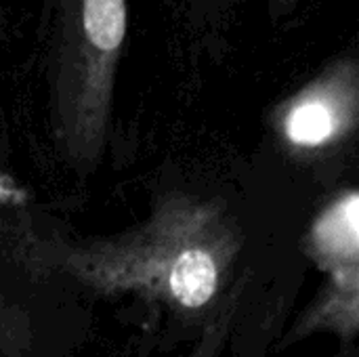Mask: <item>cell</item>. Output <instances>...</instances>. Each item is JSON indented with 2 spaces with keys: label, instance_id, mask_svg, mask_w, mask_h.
<instances>
[{
  "label": "cell",
  "instance_id": "7",
  "mask_svg": "<svg viewBox=\"0 0 359 357\" xmlns=\"http://www.w3.org/2000/svg\"><path fill=\"white\" fill-rule=\"evenodd\" d=\"M299 2H301V0H269V2H267L269 21L276 25V23H280L282 19L290 17V15L297 11Z\"/></svg>",
  "mask_w": 359,
  "mask_h": 357
},
{
  "label": "cell",
  "instance_id": "4",
  "mask_svg": "<svg viewBox=\"0 0 359 357\" xmlns=\"http://www.w3.org/2000/svg\"><path fill=\"white\" fill-rule=\"evenodd\" d=\"M316 252L326 263L358 265V194L351 191L330 208L311 234Z\"/></svg>",
  "mask_w": 359,
  "mask_h": 357
},
{
  "label": "cell",
  "instance_id": "2",
  "mask_svg": "<svg viewBox=\"0 0 359 357\" xmlns=\"http://www.w3.org/2000/svg\"><path fill=\"white\" fill-rule=\"evenodd\" d=\"M223 244H212L208 238H191V223L179 238H158V227H151L139 244H130L126 257L97 255L95 276L111 286L151 288L185 309H200L212 301L221 284L225 265Z\"/></svg>",
  "mask_w": 359,
  "mask_h": 357
},
{
  "label": "cell",
  "instance_id": "3",
  "mask_svg": "<svg viewBox=\"0 0 359 357\" xmlns=\"http://www.w3.org/2000/svg\"><path fill=\"white\" fill-rule=\"evenodd\" d=\"M359 61L345 53L282 103L278 124L299 149H320L341 141L358 124Z\"/></svg>",
  "mask_w": 359,
  "mask_h": 357
},
{
  "label": "cell",
  "instance_id": "6",
  "mask_svg": "<svg viewBox=\"0 0 359 357\" xmlns=\"http://www.w3.org/2000/svg\"><path fill=\"white\" fill-rule=\"evenodd\" d=\"M27 202V194L25 189H21L19 185L0 179V204H8V206H23Z\"/></svg>",
  "mask_w": 359,
  "mask_h": 357
},
{
  "label": "cell",
  "instance_id": "5",
  "mask_svg": "<svg viewBox=\"0 0 359 357\" xmlns=\"http://www.w3.org/2000/svg\"><path fill=\"white\" fill-rule=\"evenodd\" d=\"M236 0H187L189 23L198 32H210L227 19Z\"/></svg>",
  "mask_w": 359,
  "mask_h": 357
},
{
  "label": "cell",
  "instance_id": "1",
  "mask_svg": "<svg viewBox=\"0 0 359 357\" xmlns=\"http://www.w3.org/2000/svg\"><path fill=\"white\" fill-rule=\"evenodd\" d=\"M40 36L57 135L74 154L95 151L107 130L128 2L44 0Z\"/></svg>",
  "mask_w": 359,
  "mask_h": 357
}]
</instances>
